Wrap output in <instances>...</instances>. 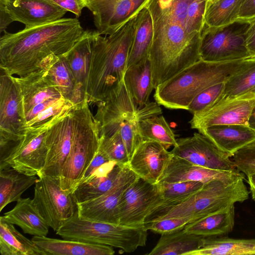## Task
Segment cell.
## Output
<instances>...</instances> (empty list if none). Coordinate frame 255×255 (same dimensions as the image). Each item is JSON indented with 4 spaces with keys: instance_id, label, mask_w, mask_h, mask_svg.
<instances>
[{
    "instance_id": "cell-16",
    "label": "cell",
    "mask_w": 255,
    "mask_h": 255,
    "mask_svg": "<svg viewBox=\"0 0 255 255\" xmlns=\"http://www.w3.org/2000/svg\"><path fill=\"white\" fill-rule=\"evenodd\" d=\"M255 108V93L219 99L213 105L193 115L191 128L198 131L214 126H249L251 115Z\"/></svg>"
},
{
    "instance_id": "cell-18",
    "label": "cell",
    "mask_w": 255,
    "mask_h": 255,
    "mask_svg": "<svg viewBox=\"0 0 255 255\" xmlns=\"http://www.w3.org/2000/svg\"><path fill=\"white\" fill-rule=\"evenodd\" d=\"M98 33L110 35L134 17L150 0H83Z\"/></svg>"
},
{
    "instance_id": "cell-7",
    "label": "cell",
    "mask_w": 255,
    "mask_h": 255,
    "mask_svg": "<svg viewBox=\"0 0 255 255\" xmlns=\"http://www.w3.org/2000/svg\"><path fill=\"white\" fill-rule=\"evenodd\" d=\"M14 78L20 95L25 131L53 120L74 105L64 98L43 68Z\"/></svg>"
},
{
    "instance_id": "cell-49",
    "label": "cell",
    "mask_w": 255,
    "mask_h": 255,
    "mask_svg": "<svg viewBox=\"0 0 255 255\" xmlns=\"http://www.w3.org/2000/svg\"><path fill=\"white\" fill-rule=\"evenodd\" d=\"M247 178L252 198L255 201V173L249 175L247 176Z\"/></svg>"
},
{
    "instance_id": "cell-4",
    "label": "cell",
    "mask_w": 255,
    "mask_h": 255,
    "mask_svg": "<svg viewBox=\"0 0 255 255\" xmlns=\"http://www.w3.org/2000/svg\"><path fill=\"white\" fill-rule=\"evenodd\" d=\"M253 58L221 62L200 59L157 86L154 98L158 105L167 109L187 110L198 94L211 86L226 82Z\"/></svg>"
},
{
    "instance_id": "cell-51",
    "label": "cell",
    "mask_w": 255,
    "mask_h": 255,
    "mask_svg": "<svg viewBox=\"0 0 255 255\" xmlns=\"http://www.w3.org/2000/svg\"><path fill=\"white\" fill-rule=\"evenodd\" d=\"M252 92H253L254 93H255V88H254L252 91Z\"/></svg>"
},
{
    "instance_id": "cell-41",
    "label": "cell",
    "mask_w": 255,
    "mask_h": 255,
    "mask_svg": "<svg viewBox=\"0 0 255 255\" xmlns=\"http://www.w3.org/2000/svg\"><path fill=\"white\" fill-rule=\"evenodd\" d=\"M225 82L215 84L202 91L192 100L187 111L193 115L213 105L222 96Z\"/></svg>"
},
{
    "instance_id": "cell-11",
    "label": "cell",
    "mask_w": 255,
    "mask_h": 255,
    "mask_svg": "<svg viewBox=\"0 0 255 255\" xmlns=\"http://www.w3.org/2000/svg\"><path fill=\"white\" fill-rule=\"evenodd\" d=\"M32 201L49 227L56 232L77 211L72 193L61 188L60 180L48 176L38 177Z\"/></svg>"
},
{
    "instance_id": "cell-47",
    "label": "cell",
    "mask_w": 255,
    "mask_h": 255,
    "mask_svg": "<svg viewBox=\"0 0 255 255\" xmlns=\"http://www.w3.org/2000/svg\"><path fill=\"white\" fill-rule=\"evenodd\" d=\"M246 32V45L251 57H255V19L249 22Z\"/></svg>"
},
{
    "instance_id": "cell-42",
    "label": "cell",
    "mask_w": 255,
    "mask_h": 255,
    "mask_svg": "<svg viewBox=\"0 0 255 255\" xmlns=\"http://www.w3.org/2000/svg\"><path fill=\"white\" fill-rule=\"evenodd\" d=\"M231 158L237 170L247 176L255 173V140L238 150Z\"/></svg>"
},
{
    "instance_id": "cell-8",
    "label": "cell",
    "mask_w": 255,
    "mask_h": 255,
    "mask_svg": "<svg viewBox=\"0 0 255 255\" xmlns=\"http://www.w3.org/2000/svg\"><path fill=\"white\" fill-rule=\"evenodd\" d=\"M76 119L69 153L65 162L60 184L65 191L72 193L96 154L100 130L87 99L76 104Z\"/></svg>"
},
{
    "instance_id": "cell-9",
    "label": "cell",
    "mask_w": 255,
    "mask_h": 255,
    "mask_svg": "<svg viewBox=\"0 0 255 255\" xmlns=\"http://www.w3.org/2000/svg\"><path fill=\"white\" fill-rule=\"evenodd\" d=\"M62 238L108 245L130 253L146 245L147 230L80 218L77 211L56 232Z\"/></svg>"
},
{
    "instance_id": "cell-31",
    "label": "cell",
    "mask_w": 255,
    "mask_h": 255,
    "mask_svg": "<svg viewBox=\"0 0 255 255\" xmlns=\"http://www.w3.org/2000/svg\"><path fill=\"white\" fill-rule=\"evenodd\" d=\"M235 206H231L187 224L184 230L204 237H223L231 232L235 224Z\"/></svg>"
},
{
    "instance_id": "cell-37",
    "label": "cell",
    "mask_w": 255,
    "mask_h": 255,
    "mask_svg": "<svg viewBox=\"0 0 255 255\" xmlns=\"http://www.w3.org/2000/svg\"><path fill=\"white\" fill-rule=\"evenodd\" d=\"M241 0L207 1L204 24L209 27H220L237 21Z\"/></svg>"
},
{
    "instance_id": "cell-15",
    "label": "cell",
    "mask_w": 255,
    "mask_h": 255,
    "mask_svg": "<svg viewBox=\"0 0 255 255\" xmlns=\"http://www.w3.org/2000/svg\"><path fill=\"white\" fill-rule=\"evenodd\" d=\"M76 106L73 105L56 118L46 134L48 149L45 165L37 176L60 180L65 162L72 145L76 124Z\"/></svg>"
},
{
    "instance_id": "cell-14",
    "label": "cell",
    "mask_w": 255,
    "mask_h": 255,
    "mask_svg": "<svg viewBox=\"0 0 255 255\" xmlns=\"http://www.w3.org/2000/svg\"><path fill=\"white\" fill-rule=\"evenodd\" d=\"M20 95L14 76L0 77V160L25 132Z\"/></svg>"
},
{
    "instance_id": "cell-28",
    "label": "cell",
    "mask_w": 255,
    "mask_h": 255,
    "mask_svg": "<svg viewBox=\"0 0 255 255\" xmlns=\"http://www.w3.org/2000/svg\"><path fill=\"white\" fill-rule=\"evenodd\" d=\"M123 81L138 108L147 104L154 89L149 58L128 68Z\"/></svg>"
},
{
    "instance_id": "cell-23",
    "label": "cell",
    "mask_w": 255,
    "mask_h": 255,
    "mask_svg": "<svg viewBox=\"0 0 255 255\" xmlns=\"http://www.w3.org/2000/svg\"><path fill=\"white\" fill-rule=\"evenodd\" d=\"M99 34L97 30H84L74 46L65 55L78 94L82 101L86 99V90L91 59Z\"/></svg>"
},
{
    "instance_id": "cell-1",
    "label": "cell",
    "mask_w": 255,
    "mask_h": 255,
    "mask_svg": "<svg viewBox=\"0 0 255 255\" xmlns=\"http://www.w3.org/2000/svg\"><path fill=\"white\" fill-rule=\"evenodd\" d=\"M193 0H150L153 36L149 58L154 89L200 60L204 17L188 13Z\"/></svg>"
},
{
    "instance_id": "cell-26",
    "label": "cell",
    "mask_w": 255,
    "mask_h": 255,
    "mask_svg": "<svg viewBox=\"0 0 255 255\" xmlns=\"http://www.w3.org/2000/svg\"><path fill=\"white\" fill-rule=\"evenodd\" d=\"M31 240L44 255H113V248L105 245L94 244L65 239L33 236Z\"/></svg>"
},
{
    "instance_id": "cell-20",
    "label": "cell",
    "mask_w": 255,
    "mask_h": 255,
    "mask_svg": "<svg viewBox=\"0 0 255 255\" xmlns=\"http://www.w3.org/2000/svg\"><path fill=\"white\" fill-rule=\"evenodd\" d=\"M171 156L170 151L160 143L141 140L134 149L128 165L137 176L156 184Z\"/></svg>"
},
{
    "instance_id": "cell-33",
    "label": "cell",
    "mask_w": 255,
    "mask_h": 255,
    "mask_svg": "<svg viewBox=\"0 0 255 255\" xmlns=\"http://www.w3.org/2000/svg\"><path fill=\"white\" fill-rule=\"evenodd\" d=\"M255 255V239H235L227 237H204L200 248L188 255Z\"/></svg>"
},
{
    "instance_id": "cell-19",
    "label": "cell",
    "mask_w": 255,
    "mask_h": 255,
    "mask_svg": "<svg viewBox=\"0 0 255 255\" xmlns=\"http://www.w3.org/2000/svg\"><path fill=\"white\" fill-rule=\"evenodd\" d=\"M138 177L128 164L125 165L108 191L96 199L77 204L78 216L85 219L119 224L118 206L122 195Z\"/></svg>"
},
{
    "instance_id": "cell-5",
    "label": "cell",
    "mask_w": 255,
    "mask_h": 255,
    "mask_svg": "<svg viewBox=\"0 0 255 255\" xmlns=\"http://www.w3.org/2000/svg\"><path fill=\"white\" fill-rule=\"evenodd\" d=\"M97 105L94 117L99 126L100 136L120 132L129 159L141 140L138 128L139 121L162 113L156 102L148 103L138 108L123 80Z\"/></svg>"
},
{
    "instance_id": "cell-50",
    "label": "cell",
    "mask_w": 255,
    "mask_h": 255,
    "mask_svg": "<svg viewBox=\"0 0 255 255\" xmlns=\"http://www.w3.org/2000/svg\"><path fill=\"white\" fill-rule=\"evenodd\" d=\"M249 126L255 130V108L253 110L250 117Z\"/></svg>"
},
{
    "instance_id": "cell-10",
    "label": "cell",
    "mask_w": 255,
    "mask_h": 255,
    "mask_svg": "<svg viewBox=\"0 0 255 255\" xmlns=\"http://www.w3.org/2000/svg\"><path fill=\"white\" fill-rule=\"evenodd\" d=\"M249 24L236 21L220 27L204 24L201 34L200 59L221 62L251 57L245 42Z\"/></svg>"
},
{
    "instance_id": "cell-12",
    "label": "cell",
    "mask_w": 255,
    "mask_h": 255,
    "mask_svg": "<svg viewBox=\"0 0 255 255\" xmlns=\"http://www.w3.org/2000/svg\"><path fill=\"white\" fill-rule=\"evenodd\" d=\"M54 119L27 129L23 137L0 160V170L11 167L27 175L37 176L46 163L48 152L46 131Z\"/></svg>"
},
{
    "instance_id": "cell-25",
    "label": "cell",
    "mask_w": 255,
    "mask_h": 255,
    "mask_svg": "<svg viewBox=\"0 0 255 255\" xmlns=\"http://www.w3.org/2000/svg\"><path fill=\"white\" fill-rule=\"evenodd\" d=\"M198 131L231 157L238 150L255 140V130L248 125L214 126Z\"/></svg>"
},
{
    "instance_id": "cell-36",
    "label": "cell",
    "mask_w": 255,
    "mask_h": 255,
    "mask_svg": "<svg viewBox=\"0 0 255 255\" xmlns=\"http://www.w3.org/2000/svg\"><path fill=\"white\" fill-rule=\"evenodd\" d=\"M138 128L141 140L157 142L167 149L177 144L173 131L161 115L140 120Z\"/></svg>"
},
{
    "instance_id": "cell-24",
    "label": "cell",
    "mask_w": 255,
    "mask_h": 255,
    "mask_svg": "<svg viewBox=\"0 0 255 255\" xmlns=\"http://www.w3.org/2000/svg\"><path fill=\"white\" fill-rule=\"evenodd\" d=\"M125 165L109 161L88 179L79 183L72 192L77 204L96 199L108 191L116 182Z\"/></svg>"
},
{
    "instance_id": "cell-46",
    "label": "cell",
    "mask_w": 255,
    "mask_h": 255,
    "mask_svg": "<svg viewBox=\"0 0 255 255\" xmlns=\"http://www.w3.org/2000/svg\"><path fill=\"white\" fill-rule=\"evenodd\" d=\"M109 161L110 160L98 150L92 162L85 171L79 183L88 179L97 169Z\"/></svg>"
},
{
    "instance_id": "cell-52",
    "label": "cell",
    "mask_w": 255,
    "mask_h": 255,
    "mask_svg": "<svg viewBox=\"0 0 255 255\" xmlns=\"http://www.w3.org/2000/svg\"><path fill=\"white\" fill-rule=\"evenodd\" d=\"M211 0H207V1H211Z\"/></svg>"
},
{
    "instance_id": "cell-38",
    "label": "cell",
    "mask_w": 255,
    "mask_h": 255,
    "mask_svg": "<svg viewBox=\"0 0 255 255\" xmlns=\"http://www.w3.org/2000/svg\"><path fill=\"white\" fill-rule=\"evenodd\" d=\"M157 183L164 202L153 214L185 200L197 192L204 185L198 181Z\"/></svg>"
},
{
    "instance_id": "cell-22",
    "label": "cell",
    "mask_w": 255,
    "mask_h": 255,
    "mask_svg": "<svg viewBox=\"0 0 255 255\" xmlns=\"http://www.w3.org/2000/svg\"><path fill=\"white\" fill-rule=\"evenodd\" d=\"M238 177H245V174L239 170L224 171L203 167L172 154L158 182L198 181L205 184L214 180Z\"/></svg>"
},
{
    "instance_id": "cell-17",
    "label": "cell",
    "mask_w": 255,
    "mask_h": 255,
    "mask_svg": "<svg viewBox=\"0 0 255 255\" xmlns=\"http://www.w3.org/2000/svg\"><path fill=\"white\" fill-rule=\"evenodd\" d=\"M170 152L174 156L203 167L224 171L238 170L231 157L200 132L177 139V144Z\"/></svg>"
},
{
    "instance_id": "cell-48",
    "label": "cell",
    "mask_w": 255,
    "mask_h": 255,
    "mask_svg": "<svg viewBox=\"0 0 255 255\" xmlns=\"http://www.w3.org/2000/svg\"><path fill=\"white\" fill-rule=\"evenodd\" d=\"M12 22L11 18L8 13L5 10L1 4H0V32L5 31L7 26Z\"/></svg>"
},
{
    "instance_id": "cell-44",
    "label": "cell",
    "mask_w": 255,
    "mask_h": 255,
    "mask_svg": "<svg viewBox=\"0 0 255 255\" xmlns=\"http://www.w3.org/2000/svg\"><path fill=\"white\" fill-rule=\"evenodd\" d=\"M255 19V0H241L237 21L250 22Z\"/></svg>"
},
{
    "instance_id": "cell-32",
    "label": "cell",
    "mask_w": 255,
    "mask_h": 255,
    "mask_svg": "<svg viewBox=\"0 0 255 255\" xmlns=\"http://www.w3.org/2000/svg\"><path fill=\"white\" fill-rule=\"evenodd\" d=\"M204 237L189 233L184 229L162 234L149 255H188L202 246Z\"/></svg>"
},
{
    "instance_id": "cell-27",
    "label": "cell",
    "mask_w": 255,
    "mask_h": 255,
    "mask_svg": "<svg viewBox=\"0 0 255 255\" xmlns=\"http://www.w3.org/2000/svg\"><path fill=\"white\" fill-rule=\"evenodd\" d=\"M3 217L6 222L19 226L25 234L46 236L48 233L49 226L30 198H21L14 207L5 213Z\"/></svg>"
},
{
    "instance_id": "cell-34",
    "label": "cell",
    "mask_w": 255,
    "mask_h": 255,
    "mask_svg": "<svg viewBox=\"0 0 255 255\" xmlns=\"http://www.w3.org/2000/svg\"><path fill=\"white\" fill-rule=\"evenodd\" d=\"M38 179L36 175H27L11 167L0 170V211L7 204L19 200Z\"/></svg>"
},
{
    "instance_id": "cell-6",
    "label": "cell",
    "mask_w": 255,
    "mask_h": 255,
    "mask_svg": "<svg viewBox=\"0 0 255 255\" xmlns=\"http://www.w3.org/2000/svg\"><path fill=\"white\" fill-rule=\"evenodd\" d=\"M245 179V177L217 179L205 183L185 200L151 215L147 221L174 218L187 219L192 223L237 202H243L250 194Z\"/></svg>"
},
{
    "instance_id": "cell-45",
    "label": "cell",
    "mask_w": 255,
    "mask_h": 255,
    "mask_svg": "<svg viewBox=\"0 0 255 255\" xmlns=\"http://www.w3.org/2000/svg\"><path fill=\"white\" fill-rule=\"evenodd\" d=\"M67 11L74 13L76 17L81 15L82 10L85 7L83 0H49Z\"/></svg>"
},
{
    "instance_id": "cell-43",
    "label": "cell",
    "mask_w": 255,
    "mask_h": 255,
    "mask_svg": "<svg viewBox=\"0 0 255 255\" xmlns=\"http://www.w3.org/2000/svg\"><path fill=\"white\" fill-rule=\"evenodd\" d=\"M190 223L185 218H163L145 222L144 227L147 231L162 235L182 230Z\"/></svg>"
},
{
    "instance_id": "cell-30",
    "label": "cell",
    "mask_w": 255,
    "mask_h": 255,
    "mask_svg": "<svg viewBox=\"0 0 255 255\" xmlns=\"http://www.w3.org/2000/svg\"><path fill=\"white\" fill-rule=\"evenodd\" d=\"M40 68L45 69L66 100L74 105L82 101L65 55L51 56L43 62Z\"/></svg>"
},
{
    "instance_id": "cell-29",
    "label": "cell",
    "mask_w": 255,
    "mask_h": 255,
    "mask_svg": "<svg viewBox=\"0 0 255 255\" xmlns=\"http://www.w3.org/2000/svg\"><path fill=\"white\" fill-rule=\"evenodd\" d=\"M153 36L152 19L146 6L134 17L133 34L127 69L149 57Z\"/></svg>"
},
{
    "instance_id": "cell-2",
    "label": "cell",
    "mask_w": 255,
    "mask_h": 255,
    "mask_svg": "<svg viewBox=\"0 0 255 255\" xmlns=\"http://www.w3.org/2000/svg\"><path fill=\"white\" fill-rule=\"evenodd\" d=\"M84 31L77 18H62L13 33L5 30L0 38V69L13 76L28 74L50 56L65 55Z\"/></svg>"
},
{
    "instance_id": "cell-39",
    "label": "cell",
    "mask_w": 255,
    "mask_h": 255,
    "mask_svg": "<svg viewBox=\"0 0 255 255\" xmlns=\"http://www.w3.org/2000/svg\"><path fill=\"white\" fill-rule=\"evenodd\" d=\"M255 88V57L247 65L232 75L225 82L220 99L236 96Z\"/></svg>"
},
{
    "instance_id": "cell-21",
    "label": "cell",
    "mask_w": 255,
    "mask_h": 255,
    "mask_svg": "<svg viewBox=\"0 0 255 255\" xmlns=\"http://www.w3.org/2000/svg\"><path fill=\"white\" fill-rule=\"evenodd\" d=\"M13 21L30 28L60 19L67 12L49 0H0Z\"/></svg>"
},
{
    "instance_id": "cell-13",
    "label": "cell",
    "mask_w": 255,
    "mask_h": 255,
    "mask_svg": "<svg viewBox=\"0 0 255 255\" xmlns=\"http://www.w3.org/2000/svg\"><path fill=\"white\" fill-rule=\"evenodd\" d=\"M164 202L158 183L138 177L122 195L118 206L119 224L144 227L148 218Z\"/></svg>"
},
{
    "instance_id": "cell-35",
    "label": "cell",
    "mask_w": 255,
    "mask_h": 255,
    "mask_svg": "<svg viewBox=\"0 0 255 255\" xmlns=\"http://www.w3.org/2000/svg\"><path fill=\"white\" fill-rule=\"evenodd\" d=\"M0 253L1 255H44L31 240L18 232L3 216L0 217Z\"/></svg>"
},
{
    "instance_id": "cell-3",
    "label": "cell",
    "mask_w": 255,
    "mask_h": 255,
    "mask_svg": "<svg viewBox=\"0 0 255 255\" xmlns=\"http://www.w3.org/2000/svg\"><path fill=\"white\" fill-rule=\"evenodd\" d=\"M134 17L108 36L99 35L87 82L86 96L89 104L97 105L103 101L123 80L132 40Z\"/></svg>"
},
{
    "instance_id": "cell-40",
    "label": "cell",
    "mask_w": 255,
    "mask_h": 255,
    "mask_svg": "<svg viewBox=\"0 0 255 255\" xmlns=\"http://www.w3.org/2000/svg\"><path fill=\"white\" fill-rule=\"evenodd\" d=\"M98 150L110 161L127 165L129 160L127 148L120 132L100 136Z\"/></svg>"
}]
</instances>
